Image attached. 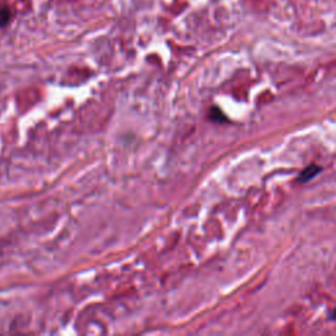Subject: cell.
I'll return each instance as SVG.
<instances>
[{
  "instance_id": "2",
  "label": "cell",
  "mask_w": 336,
  "mask_h": 336,
  "mask_svg": "<svg viewBox=\"0 0 336 336\" xmlns=\"http://www.w3.org/2000/svg\"><path fill=\"white\" fill-rule=\"evenodd\" d=\"M11 16H12V15H11L10 10H7V8H2V10H0V28L7 25V24L10 22Z\"/></svg>"
},
{
  "instance_id": "3",
  "label": "cell",
  "mask_w": 336,
  "mask_h": 336,
  "mask_svg": "<svg viewBox=\"0 0 336 336\" xmlns=\"http://www.w3.org/2000/svg\"><path fill=\"white\" fill-rule=\"evenodd\" d=\"M331 318H332V319H336V309L331 313Z\"/></svg>"
},
{
  "instance_id": "1",
  "label": "cell",
  "mask_w": 336,
  "mask_h": 336,
  "mask_svg": "<svg viewBox=\"0 0 336 336\" xmlns=\"http://www.w3.org/2000/svg\"><path fill=\"white\" fill-rule=\"evenodd\" d=\"M322 171V168L319 167V165H309L308 168H305L304 171L299 174L298 176V181L299 183H308V181H310L311 179L315 178L319 172Z\"/></svg>"
}]
</instances>
